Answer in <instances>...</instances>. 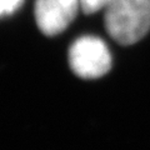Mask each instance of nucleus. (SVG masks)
Masks as SVG:
<instances>
[{
  "instance_id": "obj_1",
  "label": "nucleus",
  "mask_w": 150,
  "mask_h": 150,
  "mask_svg": "<svg viewBox=\"0 0 150 150\" xmlns=\"http://www.w3.org/2000/svg\"><path fill=\"white\" fill-rule=\"evenodd\" d=\"M105 10V28L123 45L138 43L150 30V0H110Z\"/></svg>"
},
{
  "instance_id": "obj_2",
  "label": "nucleus",
  "mask_w": 150,
  "mask_h": 150,
  "mask_svg": "<svg viewBox=\"0 0 150 150\" xmlns=\"http://www.w3.org/2000/svg\"><path fill=\"white\" fill-rule=\"evenodd\" d=\"M69 65L83 79H98L111 68V55L106 44L96 36H81L69 49Z\"/></svg>"
},
{
  "instance_id": "obj_3",
  "label": "nucleus",
  "mask_w": 150,
  "mask_h": 150,
  "mask_svg": "<svg viewBox=\"0 0 150 150\" xmlns=\"http://www.w3.org/2000/svg\"><path fill=\"white\" fill-rule=\"evenodd\" d=\"M80 9L79 0H36V25L45 35H58L71 24Z\"/></svg>"
},
{
  "instance_id": "obj_4",
  "label": "nucleus",
  "mask_w": 150,
  "mask_h": 150,
  "mask_svg": "<svg viewBox=\"0 0 150 150\" xmlns=\"http://www.w3.org/2000/svg\"><path fill=\"white\" fill-rule=\"evenodd\" d=\"M81 10L85 14H94L105 9L110 0H79Z\"/></svg>"
},
{
  "instance_id": "obj_5",
  "label": "nucleus",
  "mask_w": 150,
  "mask_h": 150,
  "mask_svg": "<svg viewBox=\"0 0 150 150\" xmlns=\"http://www.w3.org/2000/svg\"><path fill=\"white\" fill-rule=\"evenodd\" d=\"M23 0H0V15L15 11L21 5Z\"/></svg>"
}]
</instances>
